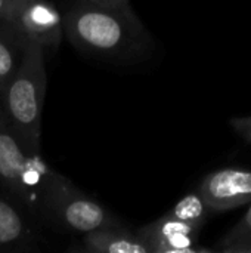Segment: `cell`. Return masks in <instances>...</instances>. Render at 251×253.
Segmentation results:
<instances>
[{
    "mask_svg": "<svg viewBox=\"0 0 251 253\" xmlns=\"http://www.w3.org/2000/svg\"><path fill=\"white\" fill-rule=\"evenodd\" d=\"M158 253H213L209 249L204 248H189V249H179V251H169V252H158Z\"/></svg>",
    "mask_w": 251,
    "mask_h": 253,
    "instance_id": "cell-16",
    "label": "cell"
},
{
    "mask_svg": "<svg viewBox=\"0 0 251 253\" xmlns=\"http://www.w3.org/2000/svg\"><path fill=\"white\" fill-rule=\"evenodd\" d=\"M251 239V206L247 211V213L244 215V218L237 224V227L228 234V237L225 239V245H232L241 240H247Z\"/></svg>",
    "mask_w": 251,
    "mask_h": 253,
    "instance_id": "cell-13",
    "label": "cell"
},
{
    "mask_svg": "<svg viewBox=\"0 0 251 253\" xmlns=\"http://www.w3.org/2000/svg\"><path fill=\"white\" fill-rule=\"evenodd\" d=\"M9 31L22 46L34 43L43 49L58 47L64 37V12L49 1L24 0Z\"/></svg>",
    "mask_w": 251,
    "mask_h": 253,
    "instance_id": "cell-5",
    "label": "cell"
},
{
    "mask_svg": "<svg viewBox=\"0 0 251 253\" xmlns=\"http://www.w3.org/2000/svg\"><path fill=\"white\" fill-rule=\"evenodd\" d=\"M50 224L83 236L124 227L121 221L74 184L61 190L50 205Z\"/></svg>",
    "mask_w": 251,
    "mask_h": 253,
    "instance_id": "cell-4",
    "label": "cell"
},
{
    "mask_svg": "<svg viewBox=\"0 0 251 253\" xmlns=\"http://www.w3.org/2000/svg\"><path fill=\"white\" fill-rule=\"evenodd\" d=\"M70 184L72 181L55 172L41 156L27 154L0 108V191L22 206L36 222L50 224L52 200Z\"/></svg>",
    "mask_w": 251,
    "mask_h": 253,
    "instance_id": "cell-2",
    "label": "cell"
},
{
    "mask_svg": "<svg viewBox=\"0 0 251 253\" xmlns=\"http://www.w3.org/2000/svg\"><path fill=\"white\" fill-rule=\"evenodd\" d=\"M64 36L90 59L133 67L154 50V39L127 0H80L64 12Z\"/></svg>",
    "mask_w": 251,
    "mask_h": 253,
    "instance_id": "cell-1",
    "label": "cell"
},
{
    "mask_svg": "<svg viewBox=\"0 0 251 253\" xmlns=\"http://www.w3.org/2000/svg\"><path fill=\"white\" fill-rule=\"evenodd\" d=\"M47 87L44 49L25 44L22 61L9 86L0 95L4 120L28 156H40L41 111Z\"/></svg>",
    "mask_w": 251,
    "mask_h": 253,
    "instance_id": "cell-3",
    "label": "cell"
},
{
    "mask_svg": "<svg viewBox=\"0 0 251 253\" xmlns=\"http://www.w3.org/2000/svg\"><path fill=\"white\" fill-rule=\"evenodd\" d=\"M67 253H90L87 252L86 249H83L81 246H72V248H70L68 251H67Z\"/></svg>",
    "mask_w": 251,
    "mask_h": 253,
    "instance_id": "cell-17",
    "label": "cell"
},
{
    "mask_svg": "<svg viewBox=\"0 0 251 253\" xmlns=\"http://www.w3.org/2000/svg\"><path fill=\"white\" fill-rule=\"evenodd\" d=\"M22 46L10 31L0 28V95L9 86L22 61Z\"/></svg>",
    "mask_w": 251,
    "mask_h": 253,
    "instance_id": "cell-10",
    "label": "cell"
},
{
    "mask_svg": "<svg viewBox=\"0 0 251 253\" xmlns=\"http://www.w3.org/2000/svg\"><path fill=\"white\" fill-rule=\"evenodd\" d=\"M83 249L90 253H151L148 245L126 227L83 236Z\"/></svg>",
    "mask_w": 251,
    "mask_h": 253,
    "instance_id": "cell-9",
    "label": "cell"
},
{
    "mask_svg": "<svg viewBox=\"0 0 251 253\" xmlns=\"http://www.w3.org/2000/svg\"><path fill=\"white\" fill-rule=\"evenodd\" d=\"M167 215L178 221L203 227L207 215V206L204 205L200 194H188L180 199Z\"/></svg>",
    "mask_w": 251,
    "mask_h": 253,
    "instance_id": "cell-11",
    "label": "cell"
},
{
    "mask_svg": "<svg viewBox=\"0 0 251 253\" xmlns=\"http://www.w3.org/2000/svg\"><path fill=\"white\" fill-rule=\"evenodd\" d=\"M30 213L0 191V253H43Z\"/></svg>",
    "mask_w": 251,
    "mask_h": 253,
    "instance_id": "cell-7",
    "label": "cell"
},
{
    "mask_svg": "<svg viewBox=\"0 0 251 253\" xmlns=\"http://www.w3.org/2000/svg\"><path fill=\"white\" fill-rule=\"evenodd\" d=\"M207 209L228 211L251 203V172L220 169L204 178L198 191Z\"/></svg>",
    "mask_w": 251,
    "mask_h": 253,
    "instance_id": "cell-6",
    "label": "cell"
},
{
    "mask_svg": "<svg viewBox=\"0 0 251 253\" xmlns=\"http://www.w3.org/2000/svg\"><path fill=\"white\" fill-rule=\"evenodd\" d=\"M222 253H251V239L232 243V245L228 246V249H225Z\"/></svg>",
    "mask_w": 251,
    "mask_h": 253,
    "instance_id": "cell-15",
    "label": "cell"
},
{
    "mask_svg": "<svg viewBox=\"0 0 251 253\" xmlns=\"http://www.w3.org/2000/svg\"><path fill=\"white\" fill-rule=\"evenodd\" d=\"M24 0H0V28L10 30Z\"/></svg>",
    "mask_w": 251,
    "mask_h": 253,
    "instance_id": "cell-12",
    "label": "cell"
},
{
    "mask_svg": "<svg viewBox=\"0 0 251 253\" xmlns=\"http://www.w3.org/2000/svg\"><path fill=\"white\" fill-rule=\"evenodd\" d=\"M231 126L240 133L247 142H251V116L250 117H240V119H232Z\"/></svg>",
    "mask_w": 251,
    "mask_h": 253,
    "instance_id": "cell-14",
    "label": "cell"
},
{
    "mask_svg": "<svg viewBox=\"0 0 251 253\" xmlns=\"http://www.w3.org/2000/svg\"><path fill=\"white\" fill-rule=\"evenodd\" d=\"M200 230L198 225L178 221L166 213L158 221L139 228L136 234L148 245L151 253H158L194 248Z\"/></svg>",
    "mask_w": 251,
    "mask_h": 253,
    "instance_id": "cell-8",
    "label": "cell"
}]
</instances>
